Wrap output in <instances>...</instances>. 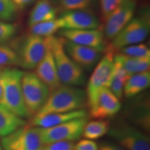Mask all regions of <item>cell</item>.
<instances>
[{"instance_id":"obj_25","label":"cell","mask_w":150,"mask_h":150,"mask_svg":"<svg viewBox=\"0 0 150 150\" xmlns=\"http://www.w3.org/2000/svg\"><path fill=\"white\" fill-rule=\"evenodd\" d=\"M56 11H67L91 9L95 0H52Z\"/></svg>"},{"instance_id":"obj_31","label":"cell","mask_w":150,"mask_h":150,"mask_svg":"<svg viewBox=\"0 0 150 150\" xmlns=\"http://www.w3.org/2000/svg\"><path fill=\"white\" fill-rule=\"evenodd\" d=\"M125 82L126 81L122 79L112 75L111 82L108 88L119 99H122L124 95V86H125Z\"/></svg>"},{"instance_id":"obj_35","label":"cell","mask_w":150,"mask_h":150,"mask_svg":"<svg viewBox=\"0 0 150 150\" xmlns=\"http://www.w3.org/2000/svg\"><path fill=\"white\" fill-rule=\"evenodd\" d=\"M98 150H125L120 146H117L113 144L103 143L98 147Z\"/></svg>"},{"instance_id":"obj_23","label":"cell","mask_w":150,"mask_h":150,"mask_svg":"<svg viewBox=\"0 0 150 150\" xmlns=\"http://www.w3.org/2000/svg\"><path fill=\"white\" fill-rule=\"evenodd\" d=\"M63 29L61 18H56L50 21L40 22L29 27V34L42 38L53 36L59 29Z\"/></svg>"},{"instance_id":"obj_4","label":"cell","mask_w":150,"mask_h":150,"mask_svg":"<svg viewBox=\"0 0 150 150\" xmlns=\"http://www.w3.org/2000/svg\"><path fill=\"white\" fill-rule=\"evenodd\" d=\"M150 30L149 11L145 9L136 18H133L127 26L106 46L104 51L117 53L120 49L141 43L147 38Z\"/></svg>"},{"instance_id":"obj_19","label":"cell","mask_w":150,"mask_h":150,"mask_svg":"<svg viewBox=\"0 0 150 150\" xmlns=\"http://www.w3.org/2000/svg\"><path fill=\"white\" fill-rule=\"evenodd\" d=\"M149 70L137 73L131 75L125 82L123 94L125 97L131 98L145 91L149 87Z\"/></svg>"},{"instance_id":"obj_24","label":"cell","mask_w":150,"mask_h":150,"mask_svg":"<svg viewBox=\"0 0 150 150\" xmlns=\"http://www.w3.org/2000/svg\"><path fill=\"white\" fill-rule=\"evenodd\" d=\"M130 116L131 120L140 126V129L147 131L149 129V105L147 102H142L138 105H134Z\"/></svg>"},{"instance_id":"obj_26","label":"cell","mask_w":150,"mask_h":150,"mask_svg":"<svg viewBox=\"0 0 150 150\" xmlns=\"http://www.w3.org/2000/svg\"><path fill=\"white\" fill-rule=\"evenodd\" d=\"M12 65H18V54L11 47L0 44V68Z\"/></svg>"},{"instance_id":"obj_17","label":"cell","mask_w":150,"mask_h":150,"mask_svg":"<svg viewBox=\"0 0 150 150\" xmlns=\"http://www.w3.org/2000/svg\"><path fill=\"white\" fill-rule=\"evenodd\" d=\"M88 117V113L86 109L83 108L71 112H57L40 116H33L30 125L39 128H50L72 120Z\"/></svg>"},{"instance_id":"obj_21","label":"cell","mask_w":150,"mask_h":150,"mask_svg":"<svg viewBox=\"0 0 150 150\" xmlns=\"http://www.w3.org/2000/svg\"><path fill=\"white\" fill-rule=\"evenodd\" d=\"M25 125L26 122L22 117L15 115L0 104V136H8Z\"/></svg>"},{"instance_id":"obj_1","label":"cell","mask_w":150,"mask_h":150,"mask_svg":"<svg viewBox=\"0 0 150 150\" xmlns=\"http://www.w3.org/2000/svg\"><path fill=\"white\" fill-rule=\"evenodd\" d=\"M86 105L87 96L83 90L76 86L61 85L50 92L46 102L35 115L74 111L83 109Z\"/></svg>"},{"instance_id":"obj_32","label":"cell","mask_w":150,"mask_h":150,"mask_svg":"<svg viewBox=\"0 0 150 150\" xmlns=\"http://www.w3.org/2000/svg\"><path fill=\"white\" fill-rule=\"evenodd\" d=\"M74 142L58 141L43 145L42 150H73Z\"/></svg>"},{"instance_id":"obj_36","label":"cell","mask_w":150,"mask_h":150,"mask_svg":"<svg viewBox=\"0 0 150 150\" xmlns=\"http://www.w3.org/2000/svg\"><path fill=\"white\" fill-rule=\"evenodd\" d=\"M2 68H0V103H1V98H2V87H1V73Z\"/></svg>"},{"instance_id":"obj_11","label":"cell","mask_w":150,"mask_h":150,"mask_svg":"<svg viewBox=\"0 0 150 150\" xmlns=\"http://www.w3.org/2000/svg\"><path fill=\"white\" fill-rule=\"evenodd\" d=\"M136 1L124 0L105 20L104 34L108 40H112L127 24L134 18L136 13Z\"/></svg>"},{"instance_id":"obj_18","label":"cell","mask_w":150,"mask_h":150,"mask_svg":"<svg viewBox=\"0 0 150 150\" xmlns=\"http://www.w3.org/2000/svg\"><path fill=\"white\" fill-rule=\"evenodd\" d=\"M57 11L52 0H38L31 11L29 16V26L40 22L50 21L56 18Z\"/></svg>"},{"instance_id":"obj_12","label":"cell","mask_w":150,"mask_h":150,"mask_svg":"<svg viewBox=\"0 0 150 150\" xmlns=\"http://www.w3.org/2000/svg\"><path fill=\"white\" fill-rule=\"evenodd\" d=\"M121 106L120 99L108 88H106L99 91L95 102L88 108V115L93 119H106L115 115Z\"/></svg>"},{"instance_id":"obj_13","label":"cell","mask_w":150,"mask_h":150,"mask_svg":"<svg viewBox=\"0 0 150 150\" xmlns=\"http://www.w3.org/2000/svg\"><path fill=\"white\" fill-rule=\"evenodd\" d=\"M60 18L63 29H97L100 27L98 17L91 9L67 11Z\"/></svg>"},{"instance_id":"obj_38","label":"cell","mask_w":150,"mask_h":150,"mask_svg":"<svg viewBox=\"0 0 150 150\" xmlns=\"http://www.w3.org/2000/svg\"><path fill=\"white\" fill-rule=\"evenodd\" d=\"M134 1H136V0H134Z\"/></svg>"},{"instance_id":"obj_14","label":"cell","mask_w":150,"mask_h":150,"mask_svg":"<svg viewBox=\"0 0 150 150\" xmlns=\"http://www.w3.org/2000/svg\"><path fill=\"white\" fill-rule=\"evenodd\" d=\"M60 36L75 44L95 48L104 52L106 45L104 33L99 29H63L59 31Z\"/></svg>"},{"instance_id":"obj_27","label":"cell","mask_w":150,"mask_h":150,"mask_svg":"<svg viewBox=\"0 0 150 150\" xmlns=\"http://www.w3.org/2000/svg\"><path fill=\"white\" fill-rule=\"evenodd\" d=\"M124 55L131 56V57L150 59V50L145 44L141 43V44L127 46L120 49L119 50Z\"/></svg>"},{"instance_id":"obj_20","label":"cell","mask_w":150,"mask_h":150,"mask_svg":"<svg viewBox=\"0 0 150 150\" xmlns=\"http://www.w3.org/2000/svg\"><path fill=\"white\" fill-rule=\"evenodd\" d=\"M114 61L120 63L123 68L131 76L149 70L150 59L131 57L117 52L114 55Z\"/></svg>"},{"instance_id":"obj_15","label":"cell","mask_w":150,"mask_h":150,"mask_svg":"<svg viewBox=\"0 0 150 150\" xmlns=\"http://www.w3.org/2000/svg\"><path fill=\"white\" fill-rule=\"evenodd\" d=\"M64 49L67 55L82 69L91 70L101 57V52L97 49L75 44L65 40Z\"/></svg>"},{"instance_id":"obj_33","label":"cell","mask_w":150,"mask_h":150,"mask_svg":"<svg viewBox=\"0 0 150 150\" xmlns=\"http://www.w3.org/2000/svg\"><path fill=\"white\" fill-rule=\"evenodd\" d=\"M73 150H98V145L93 140L83 139L74 144Z\"/></svg>"},{"instance_id":"obj_5","label":"cell","mask_w":150,"mask_h":150,"mask_svg":"<svg viewBox=\"0 0 150 150\" xmlns=\"http://www.w3.org/2000/svg\"><path fill=\"white\" fill-rule=\"evenodd\" d=\"M22 95L30 116L33 117L46 102L50 90L33 72H24L21 80Z\"/></svg>"},{"instance_id":"obj_29","label":"cell","mask_w":150,"mask_h":150,"mask_svg":"<svg viewBox=\"0 0 150 150\" xmlns=\"http://www.w3.org/2000/svg\"><path fill=\"white\" fill-rule=\"evenodd\" d=\"M18 26L15 24L0 20V44H3L16 35Z\"/></svg>"},{"instance_id":"obj_6","label":"cell","mask_w":150,"mask_h":150,"mask_svg":"<svg viewBox=\"0 0 150 150\" xmlns=\"http://www.w3.org/2000/svg\"><path fill=\"white\" fill-rule=\"evenodd\" d=\"M114 55L112 52L104 51V56L94 69L87 83L86 96L88 108L95 102L99 91L109 88L113 74Z\"/></svg>"},{"instance_id":"obj_28","label":"cell","mask_w":150,"mask_h":150,"mask_svg":"<svg viewBox=\"0 0 150 150\" xmlns=\"http://www.w3.org/2000/svg\"><path fill=\"white\" fill-rule=\"evenodd\" d=\"M18 9L11 0H0V20L11 21L16 16Z\"/></svg>"},{"instance_id":"obj_37","label":"cell","mask_w":150,"mask_h":150,"mask_svg":"<svg viewBox=\"0 0 150 150\" xmlns=\"http://www.w3.org/2000/svg\"><path fill=\"white\" fill-rule=\"evenodd\" d=\"M0 150H2V149H1V145H0Z\"/></svg>"},{"instance_id":"obj_7","label":"cell","mask_w":150,"mask_h":150,"mask_svg":"<svg viewBox=\"0 0 150 150\" xmlns=\"http://www.w3.org/2000/svg\"><path fill=\"white\" fill-rule=\"evenodd\" d=\"M18 54V65L24 69L35 68L47 50V38L29 34L24 38L20 44L11 47Z\"/></svg>"},{"instance_id":"obj_22","label":"cell","mask_w":150,"mask_h":150,"mask_svg":"<svg viewBox=\"0 0 150 150\" xmlns=\"http://www.w3.org/2000/svg\"><path fill=\"white\" fill-rule=\"evenodd\" d=\"M110 122L108 120L97 119L96 120L88 121L83 131V136L86 139L96 140L102 138L108 132Z\"/></svg>"},{"instance_id":"obj_8","label":"cell","mask_w":150,"mask_h":150,"mask_svg":"<svg viewBox=\"0 0 150 150\" xmlns=\"http://www.w3.org/2000/svg\"><path fill=\"white\" fill-rule=\"evenodd\" d=\"M109 136L125 150H150V140L141 129L126 122L110 127Z\"/></svg>"},{"instance_id":"obj_9","label":"cell","mask_w":150,"mask_h":150,"mask_svg":"<svg viewBox=\"0 0 150 150\" xmlns=\"http://www.w3.org/2000/svg\"><path fill=\"white\" fill-rule=\"evenodd\" d=\"M1 144L5 150H42L44 145L40 128L31 125H25L3 137Z\"/></svg>"},{"instance_id":"obj_16","label":"cell","mask_w":150,"mask_h":150,"mask_svg":"<svg viewBox=\"0 0 150 150\" xmlns=\"http://www.w3.org/2000/svg\"><path fill=\"white\" fill-rule=\"evenodd\" d=\"M35 74L43 83L47 86L50 92L62 85L58 74L53 54L49 46L44 57L35 67Z\"/></svg>"},{"instance_id":"obj_10","label":"cell","mask_w":150,"mask_h":150,"mask_svg":"<svg viewBox=\"0 0 150 150\" xmlns=\"http://www.w3.org/2000/svg\"><path fill=\"white\" fill-rule=\"evenodd\" d=\"M88 117L78 118L66 122L50 128H40L41 139L43 144L58 141L74 142L83 135Z\"/></svg>"},{"instance_id":"obj_34","label":"cell","mask_w":150,"mask_h":150,"mask_svg":"<svg viewBox=\"0 0 150 150\" xmlns=\"http://www.w3.org/2000/svg\"><path fill=\"white\" fill-rule=\"evenodd\" d=\"M17 9H23L26 6L34 2L36 0H11Z\"/></svg>"},{"instance_id":"obj_2","label":"cell","mask_w":150,"mask_h":150,"mask_svg":"<svg viewBox=\"0 0 150 150\" xmlns=\"http://www.w3.org/2000/svg\"><path fill=\"white\" fill-rule=\"evenodd\" d=\"M47 39L49 47L53 54L61 84L71 86H83L86 83L85 73L65 52V39L56 36L47 37Z\"/></svg>"},{"instance_id":"obj_30","label":"cell","mask_w":150,"mask_h":150,"mask_svg":"<svg viewBox=\"0 0 150 150\" xmlns=\"http://www.w3.org/2000/svg\"><path fill=\"white\" fill-rule=\"evenodd\" d=\"M124 0H99L102 19L104 21L122 3Z\"/></svg>"},{"instance_id":"obj_3","label":"cell","mask_w":150,"mask_h":150,"mask_svg":"<svg viewBox=\"0 0 150 150\" xmlns=\"http://www.w3.org/2000/svg\"><path fill=\"white\" fill-rule=\"evenodd\" d=\"M24 72L17 68L6 67L1 73L2 98L0 104L22 118L31 117L22 95L21 80Z\"/></svg>"}]
</instances>
